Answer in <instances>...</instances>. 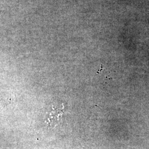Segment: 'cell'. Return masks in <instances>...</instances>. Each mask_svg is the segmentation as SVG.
<instances>
[{"instance_id": "cell-1", "label": "cell", "mask_w": 149, "mask_h": 149, "mask_svg": "<svg viewBox=\"0 0 149 149\" xmlns=\"http://www.w3.org/2000/svg\"><path fill=\"white\" fill-rule=\"evenodd\" d=\"M54 110L50 113L49 118L48 119V123L49 125H57L61 120V117L63 114V111L60 109L54 108Z\"/></svg>"}]
</instances>
